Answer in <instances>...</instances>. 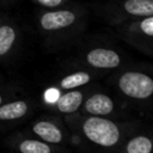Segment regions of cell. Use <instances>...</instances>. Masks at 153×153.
Returning a JSON list of instances; mask_svg holds the SVG:
<instances>
[{
    "instance_id": "obj_9",
    "label": "cell",
    "mask_w": 153,
    "mask_h": 153,
    "mask_svg": "<svg viewBox=\"0 0 153 153\" xmlns=\"http://www.w3.org/2000/svg\"><path fill=\"white\" fill-rule=\"evenodd\" d=\"M26 103L25 102H13L0 106V120H14L19 118L26 112Z\"/></svg>"
},
{
    "instance_id": "obj_5",
    "label": "cell",
    "mask_w": 153,
    "mask_h": 153,
    "mask_svg": "<svg viewBox=\"0 0 153 153\" xmlns=\"http://www.w3.org/2000/svg\"><path fill=\"white\" fill-rule=\"evenodd\" d=\"M86 61L97 68H115L120 65L121 57L112 49L94 48L86 54Z\"/></svg>"
},
{
    "instance_id": "obj_10",
    "label": "cell",
    "mask_w": 153,
    "mask_h": 153,
    "mask_svg": "<svg viewBox=\"0 0 153 153\" xmlns=\"http://www.w3.org/2000/svg\"><path fill=\"white\" fill-rule=\"evenodd\" d=\"M16 41V30L8 24L0 25V56L10 51Z\"/></svg>"
},
{
    "instance_id": "obj_11",
    "label": "cell",
    "mask_w": 153,
    "mask_h": 153,
    "mask_svg": "<svg viewBox=\"0 0 153 153\" xmlns=\"http://www.w3.org/2000/svg\"><path fill=\"white\" fill-rule=\"evenodd\" d=\"M152 142L146 136H137L129 141L127 146L128 153H151Z\"/></svg>"
},
{
    "instance_id": "obj_16",
    "label": "cell",
    "mask_w": 153,
    "mask_h": 153,
    "mask_svg": "<svg viewBox=\"0 0 153 153\" xmlns=\"http://www.w3.org/2000/svg\"><path fill=\"white\" fill-rule=\"evenodd\" d=\"M0 25H1V18H0Z\"/></svg>"
},
{
    "instance_id": "obj_14",
    "label": "cell",
    "mask_w": 153,
    "mask_h": 153,
    "mask_svg": "<svg viewBox=\"0 0 153 153\" xmlns=\"http://www.w3.org/2000/svg\"><path fill=\"white\" fill-rule=\"evenodd\" d=\"M35 4L38 6L45 8V10H51V8H59L66 5L71 4V0H33Z\"/></svg>"
},
{
    "instance_id": "obj_13",
    "label": "cell",
    "mask_w": 153,
    "mask_h": 153,
    "mask_svg": "<svg viewBox=\"0 0 153 153\" xmlns=\"http://www.w3.org/2000/svg\"><path fill=\"white\" fill-rule=\"evenodd\" d=\"M19 149L22 153H50L48 145L36 141V140H25L20 143Z\"/></svg>"
},
{
    "instance_id": "obj_4",
    "label": "cell",
    "mask_w": 153,
    "mask_h": 153,
    "mask_svg": "<svg viewBox=\"0 0 153 153\" xmlns=\"http://www.w3.org/2000/svg\"><path fill=\"white\" fill-rule=\"evenodd\" d=\"M118 85L124 94L133 98L143 99L153 93V80L143 73H124L120 78Z\"/></svg>"
},
{
    "instance_id": "obj_3",
    "label": "cell",
    "mask_w": 153,
    "mask_h": 153,
    "mask_svg": "<svg viewBox=\"0 0 153 153\" xmlns=\"http://www.w3.org/2000/svg\"><path fill=\"white\" fill-rule=\"evenodd\" d=\"M82 129L91 141L100 146H112L120 137L117 126L111 121L100 117H91L86 120Z\"/></svg>"
},
{
    "instance_id": "obj_12",
    "label": "cell",
    "mask_w": 153,
    "mask_h": 153,
    "mask_svg": "<svg viewBox=\"0 0 153 153\" xmlns=\"http://www.w3.org/2000/svg\"><path fill=\"white\" fill-rule=\"evenodd\" d=\"M90 75L86 72H76L74 74L67 75L61 80V86L63 88H74L76 86H81L86 82H88Z\"/></svg>"
},
{
    "instance_id": "obj_7",
    "label": "cell",
    "mask_w": 153,
    "mask_h": 153,
    "mask_svg": "<svg viewBox=\"0 0 153 153\" xmlns=\"http://www.w3.org/2000/svg\"><path fill=\"white\" fill-rule=\"evenodd\" d=\"M33 131L48 142L57 143L62 139V134L60 129L49 122H38L37 124L33 126Z\"/></svg>"
},
{
    "instance_id": "obj_6",
    "label": "cell",
    "mask_w": 153,
    "mask_h": 153,
    "mask_svg": "<svg viewBox=\"0 0 153 153\" xmlns=\"http://www.w3.org/2000/svg\"><path fill=\"white\" fill-rule=\"evenodd\" d=\"M86 110L93 115H108L112 111V100L104 94H94L87 99Z\"/></svg>"
},
{
    "instance_id": "obj_17",
    "label": "cell",
    "mask_w": 153,
    "mask_h": 153,
    "mask_svg": "<svg viewBox=\"0 0 153 153\" xmlns=\"http://www.w3.org/2000/svg\"><path fill=\"white\" fill-rule=\"evenodd\" d=\"M0 104H1V97H0Z\"/></svg>"
},
{
    "instance_id": "obj_15",
    "label": "cell",
    "mask_w": 153,
    "mask_h": 153,
    "mask_svg": "<svg viewBox=\"0 0 153 153\" xmlns=\"http://www.w3.org/2000/svg\"><path fill=\"white\" fill-rule=\"evenodd\" d=\"M59 97H60V93H59V90L56 88H49L45 92V100L49 103H55Z\"/></svg>"
},
{
    "instance_id": "obj_1",
    "label": "cell",
    "mask_w": 153,
    "mask_h": 153,
    "mask_svg": "<svg viewBox=\"0 0 153 153\" xmlns=\"http://www.w3.org/2000/svg\"><path fill=\"white\" fill-rule=\"evenodd\" d=\"M86 7L82 5H66L59 8L47 10L41 13L38 24L47 32H59L76 27L86 19Z\"/></svg>"
},
{
    "instance_id": "obj_8",
    "label": "cell",
    "mask_w": 153,
    "mask_h": 153,
    "mask_svg": "<svg viewBox=\"0 0 153 153\" xmlns=\"http://www.w3.org/2000/svg\"><path fill=\"white\" fill-rule=\"evenodd\" d=\"M82 102V96L80 92L74 91L66 93L63 96H60L56 100L57 108L62 112H74L81 104Z\"/></svg>"
},
{
    "instance_id": "obj_2",
    "label": "cell",
    "mask_w": 153,
    "mask_h": 153,
    "mask_svg": "<svg viewBox=\"0 0 153 153\" xmlns=\"http://www.w3.org/2000/svg\"><path fill=\"white\" fill-rule=\"evenodd\" d=\"M100 10L114 22L134 20L153 16V0H111Z\"/></svg>"
}]
</instances>
